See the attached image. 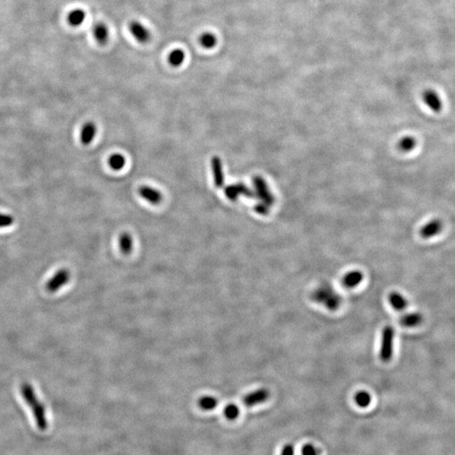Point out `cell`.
Wrapping results in <instances>:
<instances>
[{"instance_id": "4fadbf2b", "label": "cell", "mask_w": 455, "mask_h": 455, "mask_svg": "<svg viewBox=\"0 0 455 455\" xmlns=\"http://www.w3.org/2000/svg\"><path fill=\"white\" fill-rule=\"evenodd\" d=\"M97 126L93 122H87L84 125L80 133V141L83 145H91L97 134Z\"/></svg>"}, {"instance_id": "ffe728a7", "label": "cell", "mask_w": 455, "mask_h": 455, "mask_svg": "<svg viewBox=\"0 0 455 455\" xmlns=\"http://www.w3.org/2000/svg\"><path fill=\"white\" fill-rule=\"evenodd\" d=\"M354 401L357 406L365 408L370 404L372 402V396L367 391L360 390L358 392H356V395L354 396Z\"/></svg>"}, {"instance_id": "d6986e66", "label": "cell", "mask_w": 455, "mask_h": 455, "mask_svg": "<svg viewBox=\"0 0 455 455\" xmlns=\"http://www.w3.org/2000/svg\"><path fill=\"white\" fill-rule=\"evenodd\" d=\"M185 58H186V53L183 50L175 49L172 51H170L168 60H169L170 65L179 67L184 62Z\"/></svg>"}, {"instance_id": "e0dca14e", "label": "cell", "mask_w": 455, "mask_h": 455, "mask_svg": "<svg viewBox=\"0 0 455 455\" xmlns=\"http://www.w3.org/2000/svg\"><path fill=\"white\" fill-rule=\"evenodd\" d=\"M86 14L85 12L81 9H76L72 10L68 14V21L71 26L77 27V26H81L83 23L85 22Z\"/></svg>"}, {"instance_id": "484cf974", "label": "cell", "mask_w": 455, "mask_h": 455, "mask_svg": "<svg viewBox=\"0 0 455 455\" xmlns=\"http://www.w3.org/2000/svg\"><path fill=\"white\" fill-rule=\"evenodd\" d=\"M224 193H225L227 198H229V200H231V201H235L240 196V193H239V190H238L236 184L230 185V186L225 187Z\"/></svg>"}, {"instance_id": "ba28073f", "label": "cell", "mask_w": 455, "mask_h": 455, "mask_svg": "<svg viewBox=\"0 0 455 455\" xmlns=\"http://www.w3.org/2000/svg\"><path fill=\"white\" fill-rule=\"evenodd\" d=\"M422 99L425 104L433 112H439L443 108V102L438 94L433 90H427L423 92Z\"/></svg>"}, {"instance_id": "6da1fadb", "label": "cell", "mask_w": 455, "mask_h": 455, "mask_svg": "<svg viewBox=\"0 0 455 455\" xmlns=\"http://www.w3.org/2000/svg\"><path fill=\"white\" fill-rule=\"evenodd\" d=\"M20 393L34 416L37 427L41 431H45L49 427V421L46 416L45 407L40 402L34 389L29 383H23L20 386Z\"/></svg>"}, {"instance_id": "83f0119b", "label": "cell", "mask_w": 455, "mask_h": 455, "mask_svg": "<svg viewBox=\"0 0 455 455\" xmlns=\"http://www.w3.org/2000/svg\"><path fill=\"white\" fill-rule=\"evenodd\" d=\"M14 223V218L11 215L0 213V229L11 226Z\"/></svg>"}, {"instance_id": "8fae6325", "label": "cell", "mask_w": 455, "mask_h": 455, "mask_svg": "<svg viewBox=\"0 0 455 455\" xmlns=\"http://www.w3.org/2000/svg\"><path fill=\"white\" fill-rule=\"evenodd\" d=\"M363 278L364 276L361 271H349L342 278V285L347 289H354L362 283Z\"/></svg>"}, {"instance_id": "9a60e30c", "label": "cell", "mask_w": 455, "mask_h": 455, "mask_svg": "<svg viewBox=\"0 0 455 455\" xmlns=\"http://www.w3.org/2000/svg\"><path fill=\"white\" fill-rule=\"evenodd\" d=\"M423 320V317L419 313H409V314H404L401 318L400 323L402 326L404 327H416L417 325H420Z\"/></svg>"}, {"instance_id": "5bb4252c", "label": "cell", "mask_w": 455, "mask_h": 455, "mask_svg": "<svg viewBox=\"0 0 455 455\" xmlns=\"http://www.w3.org/2000/svg\"><path fill=\"white\" fill-rule=\"evenodd\" d=\"M388 300H389L390 305L392 306L394 309H396V311H403L408 306V302L405 300V298L397 292L390 293L389 294Z\"/></svg>"}, {"instance_id": "277c9868", "label": "cell", "mask_w": 455, "mask_h": 455, "mask_svg": "<svg viewBox=\"0 0 455 455\" xmlns=\"http://www.w3.org/2000/svg\"><path fill=\"white\" fill-rule=\"evenodd\" d=\"M70 277V271L68 269H59L46 284L47 291L51 294L59 291L62 287H64L69 282Z\"/></svg>"}, {"instance_id": "f1b7e54d", "label": "cell", "mask_w": 455, "mask_h": 455, "mask_svg": "<svg viewBox=\"0 0 455 455\" xmlns=\"http://www.w3.org/2000/svg\"><path fill=\"white\" fill-rule=\"evenodd\" d=\"M301 455H319V451L313 444H305L302 448Z\"/></svg>"}, {"instance_id": "30bf717a", "label": "cell", "mask_w": 455, "mask_h": 455, "mask_svg": "<svg viewBox=\"0 0 455 455\" xmlns=\"http://www.w3.org/2000/svg\"><path fill=\"white\" fill-rule=\"evenodd\" d=\"M443 229V223L438 219L430 221L429 223L421 228L420 230V235L424 239H430L441 232Z\"/></svg>"}, {"instance_id": "cb8c5ba5", "label": "cell", "mask_w": 455, "mask_h": 455, "mask_svg": "<svg viewBox=\"0 0 455 455\" xmlns=\"http://www.w3.org/2000/svg\"><path fill=\"white\" fill-rule=\"evenodd\" d=\"M416 139L413 137H404L399 142V149L403 152H410L416 147Z\"/></svg>"}, {"instance_id": "9c48e42d", "label": "cell", "mask_w": 455, "mask_h": 455, "mask_svg": "<svg viewBox=\"0 0 455 455\" xmlns=\"http://www.w3.org/2000/svg\"><path fill=\"white\" fill-rule=\"evenodd\" d=\"M212 170L215 186L218 188L223 187L224 186L223 164H222L220 158L218 156H214L212 158Z\"/></svg>"}, {"instance_id": "52a82bcc", "label": "cell", "mask_w": 455, "mask_h": 455, "mask_svg": "<svg viewBox=\"0 0 455 455\" xmlns=\"http://www.w3.org/2000/svg\"><path fill=\"white\" fill-rule=\"evenodd\" d=\"M131 34L139 43H145L150 39V31L149 29L139 21H133L129 26Z\"/></svg>"}, {"instance_id": "8992f818", "label": "cell", "mask_w": 455, "mask_h": 455, "mask_svg": "<svg viewBox=\"0 0 455 455\" xmlns=\"http://www.w3.org/2000/svg\"><path fill=\"white\" fill-rule=\"evenodd\" d=\"M270 392L267 389L260 388L258 390H254L252 393L246 395L244 397V404L247 407H253L258 404L266 402L269 399Z\"/></svg>"}, {"instance_id": "2e32d148", "label": "cell", "mask_w": 455, "mask_h": 455, "mask_svg": "<svg viewBox=\"0 0 455 455\" xmlns=\"http://www.w3.org/2000/svg\"><path fill=\"white\" fill-rule=\"evenodd\" d=\"M109 29L107 26H105L103 23H98L96 26H94L93 35L95 39L97 40L98 43L101 44L107 42L109 39Z\"/></svg>"}, {"instance_id": "f546056e", "label": "cell", "mask_w": 455, "mask_h": 455, "mask_svg": "<svg viewBox=\"0 0 455 455\" xmlns=\"http://www.w3.org/2000/svg\"><path fill=\"white\" fill-rule=\"evenodd\" d=\"M254 211L260 215L268 214V206L265 203H263V202L258 203L256 206H254Z\"/></svg>"}, {"instance_id": "d4e9b609", "label": "cell", "mask_w": 455, "mask_h": 455, "mask_svg": "<svg viewBox=\"0 0 455 455\" xmlns=\"http://www.w3.org/2000/svg\"><path fill=\"white\" fill-rule=\"evenodd\" d=\"M223 413L228 420L234 421V420H236L240 415V408L235 404H227L224 408Z\"/></svg>"}, {"instance_id": "5b68a950", "label": "cell", "mask_w": 455, "mask_h": 455, "mask_svg": "<svg viewBox=\"0 0 455 455\" xmlns=\"http://www.w3.org/2000/svg\"><path fill=\"white\" fill-rule=\"evenodd\" d=\"M253 182H254L256 197L260 198L263 203L266 204L268 206H271L272 204L274 203V197L269 191L265 180L261 178L260 176H255Z\"/></svg>"}, {"instance_id": "603a6c76", "label": "cell", "mask_w": 455, "mask_h": 455, "mask_svg": "<svg viewBox=\"0 0 455 455\" xmlns=\"http://www.w3.org/2000/svg\"><path fill=\"white\" fill-rule=\"evenodd\" d=\"M109 165L114 170H121L126 164V158L120 153H114L109 158Z\"/></svg>"}, {"instance_id": "4dcf8cb0", "label": "cell", "mask_w": 455, "mask_h": 455, "mask_svg": "<svg viewBox=\"0 0 455 455\" xmlns=\"http://www.w3.org/2000/svg\"><path fill=\"white\" fill-rule=\"evenodd\" d=\"M281 455H295V450L292 444H287L281 451Z\"/></svg>"}, {"instance_id": "4316f807", "label": "cell", "mask_w": 455, "mask_h": 455, "mask_svg": "<svg viewBox=\"0 0 455 455\" xmlns=\"http://www.w3.org/2000/svg\"><path fill=\"white\" fill-rule=\"evenodd\" d=\"M236 186H237L238 190H239L240 195H241V194H243L244 196H246L247 198H256V194H255L252 190L246 187V185L243 184V183H241V182H240V183H237Z\"/></svg>"}, {"instance_id": "7a4b0ae2", "label": "cell", "mask_w": 455, "mask_h": 455, "mask_svg": "<svg viewBox=\"0 0 455 455\" xmlns=\"http://www.w3.org/2000/svg\"><path fill=\"white\" fill-rule=\"evenodd\" d=\"M311 300L318 304L324 306L330 311H337L342 303V296L333 287L324 283L317 287L310 294Z\"/></svg>"}, {"instance_id": "44dd1931", "label": "cell", "mask_w": 455, "mask_h": 455, "mask_svg": "<svg viewBox=\"0 0 455 455\" xmlns=\"http://www.w3.org/2000/svg\"><path fill=\"white\" fill-rule=\"evenodd\" d=\"M218 400L211 396H202L198 402L199 406L203 410H212L218 406Z\"/></svg>"}, {"instance_id": "3957f363", "label": "cell", "mask_w": 455, "mask_h": 455, "mask_svg": "<svg viewBox=\"0 0 455 455\" xmlns=\"http://www.w3.org/2000/svg\"><path fill=\"white\" fill-rule=\"evenodd\" d=\"M395 330L392 326L386 325L382 331L381 344L379 349V357L384 362H389L394 354Z\"/></svg>"}, {"instance_id": "7c38bea8", "label": "cell", "mask_w": 455, "mask_h": 455, "mask_svg": "<svg viewBox=\"0 0 455 455\" xmlns=\"http://www.w3.org/2000/svg\"><path fill=\"white\" fill-rule=\"evenodd\" d=\"M139 195L152 204H158L162 200L161 193L148 186H143L139 189Z\"/></svg>"}, {"instance_id": "7402d4cb", "label": "cell", "mask_w": 455, "mask_h": 455, "mask_svg": "<svg viewBox=\"0 0 455 455\" xmlns=\"http://www.w3.org/2000/svg\"><path fill=\"white\" fill-rule=\"evenodd\" d=\"M199 42L201 45L203 47L204 49H212L217 45L218 40L215 35L212 34L211 32H205L202 35L199 39Z\"/></svg>"}, {"instance_id": "ac0fdd59", "label": "cell", "mask_w": 455, "mask_h": 455, "mask_svg": "<svg viewBox=\"0 0 455 455\" xmlns=\"http://www.w3.org/2000/svg\"><path fill=\"white\" fill-rule=\"evenodd\" d=\"M119 247L121 252L125 254H130L133 251V238L127 233H123L119 238Z\"/></svg>"}]
</instances>
